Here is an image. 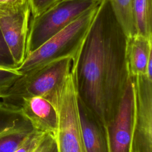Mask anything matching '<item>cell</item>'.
Wrapping results in <instances>:
<instances>
[{
  "label": "cell",
  "instance_id": "1",
  "mask_svg": "<svg viewBox=\"0 0 152 152\" xmlns=\"http://www.w3.org/2000/svg\"><path fill=\"white\" fill-rule=\"evenodd\" d=\"M127 37L108 0H102L74 60L79 100L105 128L115 117L129 78Z\"/></svg>",
  "mask_w": 152,
  "mask_h": 152
},
{
  "label": "cell",
  "instance_id": "2",
  "mask_svg": "<svg viewBox=\"0 0 152 152\" xmlns=\"http://www.w3.org/2000/svg\"><path fill=\"white\" fill-rule=\"evenodd\" d=\"M57 115L54 139L57 152H86L80 117L75 66L48 100Z\"/></svg>",
  "mask_w": 152,
  "mask_h": 152
},
{
  "label": "cell",
  "instance_id": "3",
  "mask_svg": "<svg viewBox=\"0 0 152 152\" xmlns=\"http://www.w3.org/2000/svg\"><path fill=\"white\" fill-rule=\"evenodd\" d=\"M99 5L87 11L36 49L27 54L23 63L16 68L17 71L23 74L34 68L65 57H70L74 60L94 20Z\"/></svg>",
  "mask_w": 152,
  "mask_h": 152
},
{
  "label": "cell",
  "instance_id": "4",
  "mask_svg": "<svg viewBox=\"0 0 152 152\" xmlns=\"http://www.w3.org/2000/svg\"><path fill=\"white\" fill-rule=\"evenodd\" d=\"M72 59L60 58L30 70L20 76L2 101L20 108L23 98L40 96L49 100L70 71Z\"/></svg>",
  "mask_w": 152,
  "mask_h": 152
},
{
  "label": "cell",
  "instance_id": "5",
  "mask_svg": "<svg viewBox=\"0 0 152 152\" xmlns=\"http://www.w3.org/2000/svg\"><path fill=\"white\" fill-rule=\"evenodd\" d=\"M102 1V0H59L39 15L31 16L27 40V55L87 11L99 5Z\"/></svg>",
  "mask_w": 152,
  "mask_h": 152
},
{
  "label": "cell",
  "instance_id": "6",
  "mask_svg": "<svg viewBox=\"0 0 152 152\" xmlns=\"http://www.w3.org/2000/svg\"><path fill=\"white\" fill-rule=\"evenodd\" d=\"M135 122L134 82L129 77L117 112L106 128L109 152H133Z\"/></svg>",
  "mask_w": 152,
  "mask_h": 152
},
{
  "label": "cell",
  "instance_id": "7",
  "mask_svg": "<svg viewBox=\"0 0 152 152\" xmlns=\"http://www.w3.org/2000/svg\"><path fill=\"white\" fill-rule=\"evenodd\" d=\"M31 9L29 1L0 9V30L18 68L27 55V40Z\"/></svg>",
  "mask_w": 152,
  "mask_h": 152
},
{
  "label": "cell",
  "instance_id": "8",
  "mask_svg": "<svg viewBox=\"0 0 152 152\" xmlns=\"http://www.w3.org/2000/svg\"><path fill=\"white\" fill-rule=\"evenodd\" d=\"M152 69L132 78L135 97L133 151L152 152Z\"/></svg>",
  "mask_w": 152,
  "mask_h": 152
},
{
  "label": "cell",
  "instance_id": "9",
  "mask_svg": "<svg viewBox=\"0 0 152 152\" xmlns=\"http://www.w3.org/2000/svg\"><path fill=\"white\" fill-rule=\"evenodd\" d=\"M33 129L20 108L0 102V152H14Z\"/></svg>",
  "mask_w": 152,
  "mask_h": 152
},
{
  "label": "cell",
  "instance_id": "10",
  "mask_svg": "<svg viewBox=\"0 0 152 152\" xmlns=\"http://www.w3.org/2000/svg\"><path fill=\"white\" fill-rule=\"evenodd\" d=\"M20 108L34 129L54 137L57 115L50 102L40 96L27 97L22 99Z\"/></svg>",
  "mask_w": 152,
  "mask_h": 152
},
{
  "label": "cell",
  "instance_id": "11",
  "mask_svg": "<svg viewBox=\"0 0 152 152\" xmlns=\"http://www.w3.org/2000/svg\"><path fill=\"white\" fill-rule=\"evenodd\" d=\"M152 59V39L137 34L126 39V60L129 77L145 75Z\"/></svg>",
  "mask_w": 152,
  "mask_h": 152
},
{
  "label": "cell",
  "instance_id": "12",
  "mask_svg": "<svg viewBox=\"0 0 152 152\" xmlns=\"http://www.w3.org/2000/svg\"><path fill=\"white\" fill-rule=\"evenodd\" d=\"M79 111L86 152H109L106 128L79 100Z\"/></svg>",
  "mask_w": 152,
  "mask_h": 152
},
{
  "label": "cell",
  "instance_id": "13",
  "mask_svg": "<svg viewBox=\"0 0 152 152\" xmlns=\"http://www.w3.org/2000/svg\"><path fill=\"white\" fill-rule=\"evenodd\" d=\"M116 20L127 37L137 34L134 15V0H108Z\"/></svg>",
  "mask_w": 152,
  "mask_h": 152
},
{
  "label": "cell",
  "instance_id": "14",
  "mask_svg": "<svg viewBox=\"0 0 152 152\" xmlns=\"http://www.w3.org/2000/svg\"><path fill=\"white\" fill-rule=\"evenodd\" d=\"M133 11L137 34L152 39V0H134Z\"/></svg>",
  "mask_w": 152,
  "mask_h": 152
},
{
  "label": "cell",
  "instance_id": "15",
  "mask_svg": "<svg viewBox=\"0 0 152 152\" xmlns=\"http://www.w3.org/2000/svg\"><path fill=\"white\" fill-rule=\"evenodd\" d=\"M21 74L16 69L0 68V99H3L14 83Z\"/></svg>",
  "mask_w": 152,
  "mask_h": 152
},
{
  "label": "cell",
  "instance_id": "16",
  "mask_svg": "<svg viewBox=\"0 0 152 152\" xmlns=\"http://www.w3.org/2000/svg\"><path fill=\"white\" fill-rule=\"evenodd\" d=\"M46 134L33 129L14 152H34Z\"/></svg>",
  "mask_w": 152,
  "mask_h": 152
},
{
  "label": "cell",
  "instance_id": "17",
  "mask_svg": "<svg viewBox=\"0 0 152 152\" xmlns=\"http://www.w3.org/2000/svg\"><path fill=\"white\" fill-rule=\"evenodd\" d=\"M0 68L16 69L12 56L0 30Z\"/></svg>",
  "mask_w": 152,
  "mask_h": 152
},
{
  "label": "cell",
  "instance_id": "18",
  "mask_svg": "<svg viewBox=\"0 0 152 152\" xmlns=\"http://www.w3.org/2000/svg\"><path fill=\"white\" fill-rule=\"evenodd\" d=\"M57 1L58 0H29L31 16L39 15Z\"/></svg>",
  "mask_w": 152,
  "mask_h": 152
},
{
  "label": "cell",
  "instance_id": "19",
  "mask_svg": "<svg viewBox=\"0 0 152 152\" xmlns=\"http://www.w3.org/2000/svg\"><path fill=\"white\" fill-rule=\"evenodd\" d=\"M34 152H57L54 138L46 134Z\"/></svg>",
  "mask_w": 152,
  "mask_h": 152
},
{
  "label": "cell",
  "instance_id": "20",
  "mask_svg": "<svg viewBox=\"0 0 152 152\" xmlns=\"http://www.w3.org/2000/svg\"><path fill=\"white\" fill-rule=\"evenodd\" d=\"M29 0H0V9L23 5Z\"/></svg>",
  "mask_w": 152,
  "mask_h": 152
},
{
  "label": "cell",
  "instance_id": "21",
  "mask_svg": "<svg viewBox=\"0 0 152 152\" xmlns=\"http://www.w3.org/2000/svg\"><path fill=\"white\" fill-rule=\"evenodd\" d=\"M133 152H138V151H133Z\"/></svg>",
  "mask_w": 152,
  "mask_h": 152
},
{
  "label": "cell",
  "instance_id": "22",
  "mask_svg": "<svg viewBox=\"0 0 152 152\" xmlns=\"http://www.w3.org/2000/svg\"><path fill=\"white\" fill-rule=\"evenodd\" d=\"M58 1H59V0H58Z\"/></svg>",
  "mask_w": 152,
  "mask_h": 152
}]
</instances>
